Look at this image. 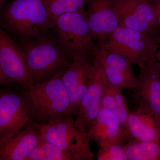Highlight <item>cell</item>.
<instances>
[{"mask_svg":"<svg viewBox=\"0 0 160 160\" xmlns=\"http://www.w3.org/2000/svg\"><path fill=\"white\" fill-rule=\"evenodd\" d=\"M0 25L18 42L46 36L53 29L43 0H12L5 4L1 8Z\"/></svg>","mask_w":160,"mask_h":160,"instance_id":"cell-1","label":"cell"},{"mask_svg":"<svg viewBox=\"0 0 160 160\" xmlns=\"http://www.w3.org/2000/svg\"><path fill=\"white\" fill-rule=\"evenodd\" d=\"M62 72L46 82L17 88L26 101L32 123L46 125L66 115H73Z\"/></svg>","mask_w":160,"mask_h":160,"instance_id":"cell-2","label":"cell"},{"mask_svg":"<svg viewBox=\"0 0 160 160\" xmlns=\"http://www.w3.org/2000/svg\"><path fill=\"white\" fill-rule=\"evenodd\" d=\"M52 30L54 40L72 61L92 62L94 52L99 46L89 30L86 9L61 16Z\"/></svg>","mask_w":160,"mask_h":160,"instance_id":"cell-3","label":"cell"},{"mask_svg":"<svg viewBox=\"0 0 160 160\" xmlns=\"http://www.w3.org/2000/svg\"><path fill=\"white\" fill-rule=\"evenodd\" d=\"M33 84L51 79L72 62L62 51L53 36L20 41Z\"/></svg>","mask_w":160,"mask_h":160,"instance_id":"cell-4","label":"cell"},{"mask_svg":"<svg viewBox=\"0 0 160 160\" xmlns=\"http://www.w3.org/2000/svg\"><path fill=\"white\" fill-rule=\"evenodd\" d=\"M159 38V34L119 26L102 47L122 56L142 69L156 62Z\"/></svg>","mask_w":160,"mask_h":160,"instance_id":"cell-5","label":"cell"},{"mask_svg":"<svg viewBox=\"0 0 160 160\" xmlns=\"http://www.w3.org/2000/svg\"><path fill=\"white\" fill-rule=\"evenodd\" d=\"M38 125L42 139L68 152L73 160L94 158L88 133L78 127L73 115H66L46 125Z\"/></svg>","mask_w":160,"mask_h":160,"instance_id":"cell-6","label":"cell"},{"mask_svg":"<svg viewBox=\"0 0 160 160\" xmlns=\"http://www.w3.org/2000/svg\"><path fill=\"white\" fill-rule=\"evenodd\" d=\"M0 83L26 88L33 84L26 65L25 52L18 43L3 29H0Z\"/></svg>","mask_w":160,"mask_h":160,"instance_id":"cell-7","label":"cell"},{"mask_svg":"<svg viewBox=\"0 0 160 160\" xmlns=\"http://www.w3.org/2000/svg\"><path fill=\"white\" fill-rule=\"evenodd\" d=\"M31 122L26 101L16 88L0 89V144Z\"/></svg>","mask_w":160,"mask_h":160,"instance_id":"cell-8","label":"cell"},{"mask_svg":"<svg viewBox=\"0 0 160 160\" xmlns=\"http://www.w3.org/2000/svg\"><path fill=\"white\" fill-rule=\"evenodd\" d=\"M92 61L100 68L112 87L132 91L136 86L138 77L133 71L132 65L122 56L99 46Z\"/></svg>","mask_w":160,"mask_h":160,"instance_id":"cell-9","label":"cell"},{"mask_svg":"<svg viewBox=\"0 0 160 160\" xmlns=\"http://www.w3.org/2000/svg\"><path fill=\"white\" fill-rule=\"evenodd\" d=\"M119 26L150 34H159L155 6L147 0H114Z\"/></svg>","mask_w":160,"mask_h":160,"instance_id":"cell-10","label":"cell"},{"mask_svg":"<svg viewBox=\"0 0 160 160\" xmlns=\"http://www.w3.org/2000/svg\"><path fill=\"white\" fill-rule=\"evenodd\" d=\"M86 15L92 37L100 47L106 44L119 26L114 0H88Z\"/></svg>","mask_w":160,"mask_h":160,"instance_id":"cell-11","label":"cell"},{"mask_svg":"<svg viewBox=\"0 0 160 160\" xmlns=\"http://www.w3.org/2000/svg\"><path fill=\"white\" fill-rule=\"evenodd\" d=\"M132 91L137 108L160 119V72L157 62L140 69L137 84Z\"/></svg>","mask_w":160,"mask_h":160,"instance_id":"cell-12","label":"cell"},{"mask_svg":"<svg viewBox=\"0 0 160 160\" xmlns=\"http://www.w3.org/2000/svg\"><path fill=\"white\" fill-rule=\"evenodd\" d=\"M87 133L90 141L95 142L99 148L112 143H121L126 145L132 140L129 132L116 115L105 108H101Z\"/></svg>","mask_w":160,"mask_h":160,"instance_id":"cell-13","label":"cell"},{"mask_svg":"<svg viewBox=\"0 0 160 160\" xmlns=\"http://www.w3.org/2000/svg\"><path fill=\"white\" fill-rule=\"evenodd\" d=\"M93 64L88 89L74 116L78 127L85 132H87L92 123L97 117L101 108L102 97V73L98 67Z\"/></svg>","mask_w":160,"mask_h":160,"instance_id":"cell-14","label":"cell"},{"mask_svg":"<svg viewBox=\"0 0 160 160\" xmlns=\"http://www.w3.org/2000/svg\"><path fill=\"white\" fill-rule=\"evenodd\" d=\"M42 140L39 125L31 123L0 144V160H26Z\"/></svg>","mask_w":160,"mask_h":160,"instance_id":"cell-15","label":"cell"},{"mask_svg":"<svg viewBox=\"0 0 160 160\" xmlns=\"http://www.w3.org/2000/svg\"><path fill=\"white\" fill-rule=\"evenodd\" d=\"M92 62L72 61L62 72V78L71 102L72 114L77 113L89 86Z\"/></svg>","mask_w":160,"mask_h":160,"instance_id":"cell-16","label":"cell"},{"mask_svg":"<svg viewBox=\"0 0 160 160\" xmlns=\"http://www.w3.org/2000/svg\"><path fill=\"white\" fill-rule=\"evenodd\" d=\"M126 129L132 139L160 142V119L142 109L130 112Z\"/></svg>","mask_w":160,"mask_h":160,"instance_id":"cell-17","label":"cell"},{"mask_svg":"<svg viewBox=\"0 0 160 160\" xmlns=\"http://www.w3.org/2000/svg\"><path fill=\"white\" fill-rule=\"evenodd\" d=\"M101 72L103 78V94L101 108H106L113 112L117 117L121 124L124 127H126L130 112L123 96V90L117 89L110 86L102 72Z\"/></svg>","mask_w":160,"mask_h":160,"instance_id":"cell-18","label":"cell"},{"mask_svg":"<svg viewBox=\"0 0 160 160\" xmlns=\"http://www.w3.org/2000/svg\"><path fill=\"white\" fill-rule=\"evenodd\" d=\"M125 148L128 160H160V142L132 139Z\"/></svg>","mask_w":160,"mask_h":160,"instance_id":"cell-19","label":"cell"},{"mask_svg":"<svg viewBox=\"0 0 160 160\" xmlns=\"http://www.w3.org/2000/svg\"><path fill=\"white\" fill-rule=\"evenodd\" d=\"M88 0H43L54 27L58 18L66 13L85 9Z\"/></svg>","mask_w":160,"mask_h":160,"instance_id":"cell-20","label":"cell"},{"mask_svg":"<svg viewBox=\"0 0 160 160\" xmlns=\"http://www.w3.org/2000/svg\"><path fill=\"white\" fill-rule=\"evenodd\" d=\"M26 160H73L72 156L51 143L42 140Z\"/></svg>","mask_w":160,"mask_h":160,"instance_id":"cell-21","label":"cell"},{"mask_svg":"<svg viewBox=\"0 0 160 160\" xmlns=\"http://www.w3.org/2000/svg\"><path fill=\"white\" fill-rule=\"evenodd\" d=\"M125 145L121 143H114L99 148L97 154V159L128 160Z\"/></svg>","mask_w":160,"mask_h":160,"instance_id":"cell-22","label":"cell"},{"mask_svg":"<svg viewBox=\"0 0 160 160\" xmlns=\"http://www.w3.org/2000/svg\"><path fill=\"white\" fill-rule=\"evenodd\" d=\"M155 9L156 25L160 31V1L155 6Z\"/></svg>","mask_w":160,"mask_h":160,"instance_id":"cell-23","label":"cell"},{"mask_svg":"<svg viewBox=\"0 0 160 160\" xmlns=\"http://www.w3.org/2000/svg\"><path fill=\"white\" fill-rule=\"evenodd\" d=\"M157 64L158 69L160 72V37L159 39L158 50L157 55Z\"/></svg>","mask_w":160,"mask_h":160,"instance_id":"cell-24","label":"cell"},{"mask_svg":"<svg viewBox=\"0 0 160 160\" xmlns=\"http://www.w3.org/2000/svg\"><path fill=\"white\" fill-rule=\"evenodd\" d=\"M7 0H0V7L1 8L5 4Z\"/></svg>","mask_w":160,"mask_h":160,"instance_id":"cell-25","label":"cell"},{"mask_svg":"<svg viewBox=\"0 0 160 160\" xmlns=\"http://www.w3.org/2000/svg\"><path fill=\"white\" fill-rule=\"evenodd\" d=\"M147 1H160V0H147Z\"/></svg>","mask_w":160,"mask_h":160,"instance_id":"cell-26","label":"cell"}]
</instances>
